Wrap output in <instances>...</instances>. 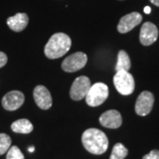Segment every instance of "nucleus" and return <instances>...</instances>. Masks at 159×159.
I'll list each match as a JSON object with an SVG mask.
<instances>
[{"mask_svg":"<svg viewBox=\"0 0 159 159\" xmlns=\"http://www.w3.org/2000/svg\"><path fill=\"white\" fill-rule=\"evenodd\" d=\"M81 142L89 153L94 155L103 154L108 148L109 141L106 134L97 128H89L83 133Z\"/></svg>","mask_w":159,"mask_h":159,"instance_id":"obj_1","label":"nucleus"},{"mask_svg":"<svg viewBox=\"0 0 159 159\" xmlns=\"http://www.w3.org/2000/svg\"><path fill=\"white\" fill-rule=\"evenodd\" d=\"M72 45V41L66 34L56 33L51 36L44 47V54L50 59H56L67 53Z\"/></svg>","mask_w":159,"mask_h":159,"instance_id":"obj_2","label":"nucleus"},{"mask_svg":"<svg viewBox=\"0 0 159 159\" xmlns=\"http://www.w3.org/2000/svg\"><path fill=\"white\" fill-rule=\"evenodd\" d=\"M108 96V86L102 82H97L90 87L85 97L86 102L91 107H97L105 102Z\"/></svg>","mask_w":159,"mask_h":159,"instance_id":"obj_3","label":"nucleus"},{"mask_svg":"<svg viewBox=\"0 0 159 159\" xmlns=\"http://www.w3.org/2000/svg\"><path fill=\"white\" fill-rule=\"evenodd\" d=\"M113 83L119 94L129 96L134 90V80L126 71H119L113 77Z\"/></svg>","mask_w":159,"mask_h":159,"instance_id":"obj_4","label":"nucleus"},{"mask_svg":"<svg viewBox=\"0 0 159 159\" xmlns=\"http://www.w3.org/2000/svg\"><path fill=\"white\" fill-rule=\"evenodd\" d=\"M87 61L88 57L85 53L78 51L66 57L62 62L61 67L65 72L74 73L83 68L87 64Z\"/></svg>","mask_w":159,"mask_h":159,"instance_id":"obj_5","label":"nucleus"},{"mask_svg":"<svg viewBox=\"0 0 159 159\" xmlns=\"http://www.w3.org/2000/svg\"><path fill=\"white\" fill-rule=\"evenodd\" d=\"M90 80L87 76H79L74 80L70 89V97L74 101H80L86 97L90 89Z\"/></svg>","mask_w":159,"mask_h":159,"instance_id":"obj_6","label":"nucleus"},{"mask_svg":"<svg viewBox=\"0 0 159 159\" xmlns=\"http://www.w3.org/2000/svg\"><path fill=\"white\" fill-rule=\"evenodd\" d=\"M154 95L149 91H143L140 94L135 102V112L139 116L148 115L154 105Z\"/></svg>","mask_w":159,"mask_h":159,"instance_id":"obj_7","label":"nucleus"},{"mask_svg":"<svg viewBox=\"0 0 159 159\" xmlns=\"http://www.w3.org/2000/svg\"><path fill=\"white\" fill-rule=\"evenodd\" d=\"M25 101V96L22 92L12 90L6 94L2 99V105L6 111H16L22 106Z\"/></svg>","mask_w":159,"mask_h":159,"instance_id":"obj_8","label":"nucleus"},{"mask_svg":"<svg viewBox=\"0 0 159 159\" xmlns=\"http://www.w3.org/2000/svg\"><path fill=\"white\" fill-rule=\"evenodd\" d=\"M142 20V16L139 12L134 11L128 13L120 19L118 25V31L121 34H125L139 25Z\"/></svg>","mask_w":159,"mask_h":159,"instance_id":"obj_9","label":"nucleus"},{"mask_svg":"<svg viewBox=\"0 0 159 159\" xmlns=\"http://www.w3.org/2000/svg\"><path fill=\"white\" fill-rule=\"evenodd\" d=\"M34 99L42 110H49L52 105V97L50 91L44 86L38 85L34 89Z\"/></svg>","mask_w":159,"mask_h":159,"instance_id":"obj_10","label":"nucleus"},{"mask_svg":"<svg viewBox=\"0 0 159 159\" xmlns=\"http://www.w3.org/2000/svg\"><path fill=\"white\" fill-rule=\"evenodd\" d=\"M158 37V29L151 22H145L140 32V42L142 45L149 46L154 43Z\"/></svg>","mask_w":159,"mask_h":159,"instance_id":"obj_11","label":"nucleus"},{"mask_svg":"<svg viewBox=\"0 0 159 159\" xmlns=\"http://www.w3.org/2000/svg\"><path fill=\"white\" fill-rule=\"evenodd\" d=\"M99 122L106 128L116 129L122 125V117L118 111L109 110L100 116Z\"/></svg>","mask_w":159,"mask_h":159,"instance_id":"obj_12","label":"nucleus"},{"mask_svg":"<svg viewBox=\"0 0 159 159\" xmlns=\"http://www.w3.org/2000/svg\"><path fill=\"white\" fill-rule=\"evenodd\" d=\"M29 16L27 13L19 12L14 16L7 19L6 22L10 29L14 32H21L27 28L29 24Z\"/></svg>","mask_w":159,"mask_h":159,"instance_id":"obj_13","label":"nucleus"},{"mask_svg":"<svg viewBox=\"0 0 159 159\" xmlns=\"http://www.w3.org/2000/svg\"><path fill=\"white\" fill-rule=\"evenodd\" d=\"M11 130L14 133L18 134H29L31 133L34 126L32 125V123L27 119H18L16 121H14L11 125Z\"/></svg>","mask_w":159,"mask_h":159,"instance_id":"obj_14","label":"nucleus"},{"mask_svg":"<svg viewBox=\"0 0 159 159\" xmlns=\"http://www.w3.org/2000/svg\"><path fill=\"white\" fill-rule=\"evenodd\" d=\"M131 68V59L128 54L125 51H119L118 54V62L116 65L115 70L119 71H126L128 72Z\"/></svg>","mask_w":159,"mask_h":159,"instance_id":"obj_15","label":"nucleus"},{"mask_svg":"<svg viewBox=\"0 0 159 159\" xmlns=\"http://www.w3.org/2000/svg\"><path fill=\"white\" fill-rule=\"evenodd\" d=\"M128 154V150L122 143H117L114 145L110 159H125Z\"/></svg>","mask_w":159,"mask_h":159,"instance_id":"obj_16","label":"nucleus"},{"mask_svg":"<svg viewBox=\"0 0 159 159\" xmlns=\"http://www.w3.org/2000/svg\"><path fill=\"white\" fill-rule=\"evenodd\" d=\"M11 137L6 134H0V155H4L11 148Z\"/></svg>","mask_w":159,"mask_h":159,"instance_id":"obj_17","label":"nucleus"},{"mask_svg":"<svg viewBox=\"0 0 159 159\" xmlns=\"http://www.w3.org/2000/svg\"><path fill=\"white\" fill-rule=\"evenodd\" d=\"M24 155L17 146H11L6 154V159H24Z\"/></svg>","mask_w":159,"mask_h":159,"instance_id":"obj_18","label":"nucleus"},{"mask_svg":"<svg viewBox=\"0 0 159 159\" xmlns=\"http://www.w3.org/2000/svg\"><path fill=\"white\" fill-rule=\"evenodd\" d=\"M142 159H159V150L154 149L147 155H145Z\"/></svg>","mask_w":159,"mask_h":159,"instance_id":"obj_19","label":"nucleus"},{"mask_svg":"<svg viewBox=\"0 0 159 159\" xmlns=\"http://www.w3.org/2000/svg\"><path fill=\"white\" fill-rule=\"evenodd\" d=\"M7 63V56L6 53L0 51V68L5 66Z\"/></svg>","mask_w":159,"mask_h":159,"instance_id":"obj_20","label":"nucleus"},{"mask_svg":"<svg viewBox=\"0 0 159 159\" xmlns=\"http://www.w3.org/2000/svg\"><path fill=\"white\" fill-rule=\"evenodd\" d=\"M150 11H151V8H150L149 6H146V7L144 8V12H145V13L148 14V13H150Z\"/></svg>","mask_w":159,"mask_h":159,"instance_id":"obj_21","label":"nucleus"},{"mask_svg":"<svg viewBox=\"0 0 159 159\" xmlns=\"http://www.w3.org/2000/svg\"><path fill=\"white\" fill-rule=\"evenodd\" d=\"M153 5H155L156 6H158L159 7V0H149Z\"/></svg>","mask_w":159,"mask_h":159,"instance_id":"obj_22","label":"nucleus"},{"mask_svg":"<svg viewBox=\"0 0 159 159\" xmlns=\"http://www.w3.org/2000/svg\"><path fill=\"white\" fill-rule=\"evenodd\" d=\"M34 150V147H31V148H29V152H33Z\"/></svg>","mask_w":159,"mask_h":159,"instance_id":"obj_23","label":"nucleus"}]
</instances>
